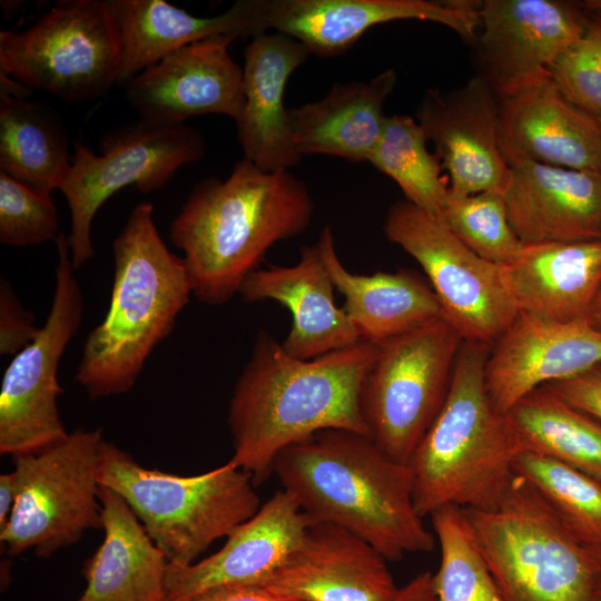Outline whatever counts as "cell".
Listing matches in <instances>:
<instances>
[{
	"mask_svg": "<svg viewBox=\"0 0 601 601\" xmlns=\"http://www.w3.org/2000/svg\"><path fill=\"white\" fill-rule=\"evenodd\" d=\"M377 349V344L361 339L313 359H299L270 334L258 333L229 402V461L259 484L273 474L283 450L319 431L370 436L358 397Z\"/></svg>",
	"mask_w": 601,
	"mask_h": 601,
	"instance_id": "obj_1",
	"label": "cell"
},
{
	"mask_svg": "<svg viewBox=\"0 0 601 601\" xmlns=\"http://www.w3.org/2000/svg\"><path fill=\"white\" fill-rule=\"evenodd\" d=\"M314 201L290 170L265 171L238 160L224 179L198 183L169 227L195 297L229 302L278 242L308 228Z\"/></svg>",
	"mask_w": 601,
	"mask_h": 601,
	"instance_id": "obj_2",
	"label": "cell"
},
{
	"mask_svg": "<svg viewBox=\"0 0 601 601\" xmlns=\"http://www.w3.org/2000/svg\"><path fill=\"white\" fill-rule=\"evenodd\" d=\"M273 474L312 522L358 535L387 561L434 548L435 535L415 509L410 464L365 434L319 431L283 450Z\"/></svg>",
	"mask_w": 601,
	"mask_h": 601,
	"instance_id": "obj_3",
	"label": "cell"
},
{
	"mask_svg": "<svg viewBox=\"0 0 601 601\" xmlns=\"http://www.w3.org/2000/svg\"><path fill=\"white\" fill-rule=\"evenodd\" d=\"M112 255L109 306L88 334L75 375L91 400L132 388L193 294L184 259L161 239L150 203L130 211L114 240Z\"/></svg>",
	"mask_w": 601,
	"mask_h": 601,
	"instance_id": "obj_4",
	"label": "cell"
},
{
	"mask_svg": "<svg viewBox=\"0 0 601 601\" xmlns=\"http://www.w3.org/2000/svg\"><path fill=\"white\" fill-rule=\"evenodd\" d=\"M490 348L463 342L447 397L410 460L422 518L446 505L495 510L514 479L516 453L505 416L485 387Z\"/></svg>",
	"mask_w": 601,
	"mask_h": 601,
	"instance_id": "obj_5",
	"label": "cell"
},
{
	"mask_svg": "<svg viewBox=\"0 0 601 601\" xmlns=\"http://www.w3.org/2000/svg\"><path fill=\"white\" fill-rule=\"evenodd\" d=\"M99 483L119 494L168 563L187 565L260 508L252 476L230 461L197 475L139 464L104 440Z\"/></svg>",
	"mask_w": 601,
	"mask_h": 601,
	"instance_id": "obj_6",
	"label": "cell"
},
{
	"mask_svg": "<svg viewBox=\"0 0 601 601\" xmlns=\"http://www.w3.org/2000/svg\"><path fill=\"white\" fill-rule=\"evenodd\" d=\"M463 512L502 601H600L585 545L521 476L495 510Z\"/></svg>",
	"mask_w": 601,
	"mask_h": 601,
	"instance_id": "obj_7",
	"label": "cell"
},
{
	"mask_svg": "<svg viewBox=\"0 0 601 601\" xmlns=\"http://www.w3.org/2000/svg\"><path fill=\"white\" fill-rule=\"evenodd\" d=\"M122 41L111 0L58 1L23 31L0 32V71L70 102L119 82Z\"/></svg>",
	"mask_w": 601,
	"mask_h": 601,
	"instance_id": "obj_8",
	"label": "cell"
},
{
	"mask_svg": "<svg viewBox=\"0 0 601 601\" xmlns=\"http://www.w3.org/2000/svg\"><path fill=\"white\" fill-rule=\"evenodd\" d=\"M463 342L440 316L377 344L358 403L370 437L393 460L408 464L440 413Z\"/></svg>",
	"mask_w": 601,
	"mask_h": 601,
	"instance_id": "obj_9",
	"label": "cell"
},
{
	"mask_svg": "<svg viewBox=\"0 0 601 601\" xmlns=\"http://www.w3.org/2000/svg\"><path fill=\"white\" fill-rule=\"evenodd\" d=\"M100 428H77L62 440L31 453L11 456L17 487L14 509L0 530L4 552L32 550L49 558L101 529Z\"/></svg>",
	"mask_w": 601,
	"mask_h": 601,
	"instance_id": "obj_10",
	"label": "cell"
},
{
	"mask_svg": "<svg viewBox=\"0 0 601 601\" xmlns=\"http://www.w3.org/2000/svg\"><path fill=\"white\" fill-rule=\"evenodd\" d=\"M204 155L201 134L185 125L140 121L105 137L100 154L75 141L70 169L59 187L71 214L68 243L75 270L95 256L91 226L109 197L129 186L142 194L161 189L181 167Z\"/></svg>",
	"mask_w": 601,
	"mask_h": 601,
	"instance_id": "obj_11",
	"label": "cell"
},
{
	"mask_svg": "<svg viewBox=\"0 0 601 601\" xmlns=\"http://www.w3.org/2000/svg\"><path fill=\"white\" fill-rule=\"evenodd\" d=\"M388 242L423 268L443 317L464 341L492 346L518 315L505 289L501 265L465 246L439 215L396 200L383 226Z\"/></svg>",
	"mask_w": 601,
	"mask_h": 601,
	"instance_id": "obj_12",
	"label": "cell"
},
{
	"mask_svg": "<svg viewBox=\"0 0 601 601\" xmlns=\"http://www.w3.org/2000/svg\"><path fill=\"white\" fill-rule=\"evenodd\" d=\"M58 262L49 314L36 338L8 365L0 390V453L40 451L67 436L58 397V370L65 349L77 334L83 297L75 277L68 237L56 240Z\"/></svg>",
	"mask_w": 601,
	"mask_h": 601,
	"instance_id": "obj_13",
	"label": "cell"
},
{
	"mask_svg": "<svg viewBox=\"0 0 601 601\" xmlns=\"http://www.w3.org/2000/svg\"><path fill=\"white\" fill-rule=\"evenodd\" d=\"M587 20L583 2L481 1V33L472 41L479 76L497 97L550 77V69L581 36Z\"/></svg>",
	"mask_w": 601,
	"mask_h": 601,
	"instance_id": "obj_14",
	"label": "cell"
},
{
	"mask_svg": "<svg viewBox=\"0 0 601 601\" xmlns=\"http://www.w3.org/2000/svg\"><path fill=\"white\" fill-rule=\"evenodd\" d=\"M416 120L455 195H504L512 175L501 146L500 99L479 75L450 91L428 89Z\"/></svg>",
	"mask_w": 601,
	"mask_h": 601,
	"instance_id": "obj_15",
	"label": "cell"
},
{
	"mask_svg": "<svg viewBox=\"0 0 601 601\" xmlns=\"http://www.w3.org/2000/svg\"><path fill=\"white\" fill-rule=\"evenodd\" d=\"M234 36H216L181 47L127 81L126 97L140 121L179 126L217 114L236 121L244 105L243 67L229 53Z\"/></svg>",
	"mask_w": 601,
	"mask_h": 601,
	"instance_id": "obj_16",
	"label": "cell"
},
{
	"mask_svg": "<svg viewBox=\"0 0 601 601\" xmlns=\"http://www.w3.org/2000/svg\"><path fill=\"white\" fill-rule=\"evenodd\" d=\"M480 2L472 0H266L265 28L300 42L308 53H344L371 28L396 20L443 24L473 41Z\"/></svg>",
	"mask_w": 601,
	"mask_h": 601,
	"instance_id": "obj_17",
	"label": "cell"
},
{
	"mask_svg": "<svg viewBox=\"0 0 601 601\" xmlns=\"http://www.w3.org/2000/svg\"><path fill=\"white\" fill-rule=\"evenodd\" d=\"M312 520L280 490L211 555L168 563L165 601H196L218 590L263 585L299 542Z\"/></svg>",
	"mask_w": 601,
	"mask_h": 601,
	"instance_id": "obj_18",
	"label": "cell"
},
{
	"mask_svg": "<svg viewBox=\"0 0 601 601\" xmlns=\"http://www.w3.org/2000/svg\"><path fill=\"white\" fill-rule=\"evenodd\" d=\"M601 362V331L587 319L558 322L518 313L491 346L484 381L493 405L505 413L542 385Z\"/></svg>",
	"mask_w": 601,
	"mask_h": 601,
	"instance_id": "obj_19",
	"label": "cell"
},
{
	"mask_svg": "<svg viewBox=\"0 0 601 601\" xmlns=\"http://www.w3.org/2000/svg\"><path fill=\"white\" fill-rule=\"evenodd\" d=\"M263 585L302 601H392L400 589L368 542L325 522L307 526Z\"/></svg>",
	"mask_w": 601,
	"mask_h": 601,
	"instance_id": "obj_20",
	"label": "cell"
},
{
	"mask_svg": "<svg viewBox=\"0 0 601 601\" xmlns=\"http://www.w3.org/2000/svg\"><path fill=\"white\" fill-rule=\"evenodd\" d=\"M508 164L601 171V124L571 104L551 77L499 97Z\"/></svg>",
	"mask_w": 601,
	"mask_h": 601,
	"instance_id": "obj_21",
	"label": "cell"
},
{
	"mask_svg": "<svg viewBox=\"0 0 601 601\" xmlns=\"http://www.w3.org/2000/svg\"><path fill=\"white\" fill-rule=\"evenodd\" d=\"M308 55L300 42L279 32L257 35L245 48L244 105L235 122L244 159L262 170H290L302 159L284 95L288 79Z\"/></svg>",
	"mask_w": 601,
	"mask_h": 601,
	"instance_id": "obj_22",
	"label": "cell"
},
{
	"mask_svg": "<svg viewBox=\"0 0 601 601\" xmlns=\"http://www.w3.org/2000/svg\"><path fill=\"white\" fill-rule=\"evenodd\" d=\"M511 168L503 196L524 245L601 240V171L536 162Z\"/></svg>",
	"mask_w": 601,
	"mask_h": 601,
	"instance_id": "obj_23",
	"label": "cell"
},
{
	"mask_svg": "<svg viewBox=\"0 0 601 601\" xmlns=\"http://www.w3.org/2000/svg\"><path fill=\"white\" fill-rule=\"evenodd\" d=\"M334 285L317 242L300 249L292 266L269 265L253 272L240 287L245 302L275 300L292 314L290 329L282 343L293 357L313 359L363 339L334 300Z\"/></svg>",
	"mask_w": 601,
	"mask_h": 601,
	"instance_id": "obj_24",
	"label": "cell"
},
{
	"mask_svg": "<svg viewBox=\"0 0 601 601\" xmlns=\"http://www.w3.org/2000/svg\"><path fill=\"white\" fill-rule=\"evenodd\" d=\"M501 273L518 313L588 321L601 289V240L524 245Z\"/></svg>",
	"mask_w": 601,
	"mask_h": 601,
	"instance_id": "obj_25",
	"label": "cell"
},
{
	"mask_svg": "<svg viewBox=\"0 0 601 601\" xmlns=\"http://www.w3.org/2000/svg\"><path fill=\"white\" fill-rule=\"evenodd\" d=\"M122 41L120 81L187 45L216 36L267 32L265 0H238L221 13L200 17L164 0H111Z\"/></svg>",
	"mask_w": 601,
	"mask_h": 601,
	"instance_id": "obj_26",
	"label": "cell"
},
{
	"mask_svg": "<svg viewBox=\"0 0 601 601\" xmlns=\"http://www.w3.org/2000/svg\"><path fill=\"white\" fill-rule=\"evenodd\" d=\"M316 242L334 288L344 297L342 308L363 339L381 344L443 316L433 288L416 272L355 274L342 264L329 226Z\"/></svg>",
	"mask_w": 601,
	"mask_h": 601,
	"instance_id": "obj_27",
	"label": "cell"
},
{
	"mask_svg": "<svg viewBox=\"0 0 601 601\" xmlns=\"http://www.w3.org/2000/svg\"><path fill=\"white\" fill-rule=\"evenodd\" d=\"M397 81L387 68L368 81L335 83L321 99L289 109L298 154L367 161L386 117L384 105Z\"/></svg>",
	"mask_w": 601,
	"mask_h": 601,
	"instance_id": "obj_28",
	"label": "cell"
},
{
	"mask_svg": "<svg viewBox=\"0 0 601 601\" xmlns=\"http://www.w3.org/2000/svg\"><path fill=\"white\" fill-rule=\"evenodd\" d=\"M104 539L85 562L75 601H165L168 561L127 502L100 485Z\"/></svg>",
	"mask_w": 601,
	"mask_h": 601,
	"instance_id": "obj_29",
	"label": "cell"
},
{
	"mask_svg": "<svg viewBox=\"0 0 601 601\" xmlns=\"http://www.w3.org/2000/svg\"><path fill=\"white\" fill-rule=\"evenodd\" d=\"M515 453L568 464L601 482V423L546 385L534 388L505 413Z\"/></svg>",
	"mask_w": 601,
	"mask_h": 601,
	"instance_id": "obj_30",
	"label": "cell"
},
{
	"mask_svg": "<svg viewBox=\"0 0 601 601\" xmlns=\"http://www.w3.org/2000/svg\"><path fill=\"white\" fill-rule=\"evenodd\" d=\"M72 156L53 108L0 91V171L39 190L59 189Z\"/></svg>",
	"mask_w": 601,
	"mask_h": 601,
	"instance_id": "obj_31",
	"label": "cell"
},
{
	"mask_svg": "<svg viewBox=\"0 0 601 601\" xmlns=\"http://www.w3.org/2000/svg\"><path fill=\"white\" fill-rule=\"evenodd\" d=\"M427 142L416 119L406 115L387 116L367 161L396 183L405 200L440 215L449 191V178Z\"/></svg>",
	"mask_w": 601,
	"mask_h": 601,
	"instance_id": "obj_32",
	"label": "cell"
},
{
	"mask_svg": "<svg viewBox=\"0 0 601 601\" xmlns=\"http://www.w3.org/2000/svg\"><path fill=\"white\" fill-rule=\"evenodd\" d=\"M513 472L524 479L563 526L584 545H601V482L555 460L519 453Z\"/></svg>",
	"mask_w": 601,
	"mask_h": 601,
	"instance_id": "obj_33",
	"label": "cell"
},
{
	"mask_svg": "<svg viewBox=\"0 0 601 601\" xmlns=\"http://www.w3.org/2000/svg\"><path fill=\"white\" fill-rule=\"evenodd\" d=\"M430 518L441 551L433 574L437 601H502L463 509L446 505Z\"/></svg>",
	"mask_w": 601,
	"mask_h": 601,
	"instance_id": "obj_34",
	"label": "cell"
},
{
	"mask_svg": "<svg viewBox=\"0 0 601 601\" xmlns=\"http://www.w3.org/2000/svg\"><path fill=\"white\" fill-rule=\"evenodd\" d=\"M439 216L465 246L493 264L506 265L524 248L501 194L462 196L449 190Z\"/></svg>",
	"mask_w": 601,
	"mask_h": 601,
	"instance_id": "obj_35",
	"label": "cell"
},
{
	"mask_svg": "<svg viewBox=\"0 0 601 601\" xmlns=\"http://www.w3.org/2000/svg\"><path fill=\"white\" fill-rule=\"evenodd\" d=\"M583 4L585 28L550 69V77L571 104L601 124V4Z\"/></svg>",
	"mask_w": 601,
	"mask_h": 601,
	"instance_id": "obj_36",
	"label": "cell"
},
{
	"mask_svg": "<svg viewBox=\"0 0 601 601\" xmlns=\"http://www.w3.org/2000/svg\"><path fill=\"white\" fill-rule=\"evenodd\" d=\"M59 217L51 194L0 171V242L26 247L56 240Z\"/></svg>",
	"mask_w": 601,
	"mask_h": 601,
	"instance_id": "obj_37",
	"label": "cell"
},
{
	"mask_svg": "<svg viewBox=\"0 0 601 601\" xmlns=\"http://www.w3.org/2000/svg\"><path fill=\"white\" fill-rule=\"evenodd\" d=\"M40 327L33 315L27 311L11 285L7 280L0 283V353L16 355L32 342Z\"/></svg>",
	"mask_w": 601,
	"mask_h": 601,
	"instance_id": "obj_38",
	"label": "cell"
},
{
	"mask_svg": "<svg viewBox=\"0 0 601 601\" xmlns=\"http://www.w3.org/2000/svg\"><path fill=\"white\" fill-rule=\"evenodd\" d=\"M545 385L601 423V362L579 374Z\"/></svg>",
	"mask_w": 601,
	"mask_h": 601,
	"instance_id": "obj_39",
	"label": "cell"
},
{
	"mask_svg": "<svg viewBox=\"0 0 601 601\" xmlns=\"http://www.w3.org/2000/svg\"><path fill=\"white\" fill-rule=\"evenodd\" d=\"M196 601H302L277 593L264 585L235 587L218 590Z\"/></svg>",
	"mask_w": 601,
	"mask_h": 601,
	"instance_id": "obj_40",
	"label": "cell"
},
{
	"mask_svg": "<svg viewBox=\"0 0 601 601\" xmlns=\"http://www.w3.org/2000/svg\"><path fill=\"white\" fill-rule=\"evenodd\" d=\"M392 601H437L433 574L430 571H424L415 575L406 584L400 587Z\"/></svg>",
	"mask_w": 601,
	"mask_h": 601,
	"instance_id": "obj_41",
	"label": "cell"
},
{
	"mask_svg": "<svg viewBox=\"0 0 601 601\" xmlns=\"http://www.w3.org/2000/svg\"><path fill=\"white\" fill-rule=\"evenodd\" d=\"M17 487L13 472L0 475V530L8 523L14 509Z\"/></svg>",
	"mask_w": 601,
	"mask_h": 601,
	"instance_id": "obj_42",
	"label": "cell"
},
{
	"mask_svg": "<svg viewBox=\"0 0 601 601\" xmlns=\"http://www.w3.org/2000/svg\"><path fill=\"white\" fill-rule=\"evenodd\" d=\"M585 548L594 564L597 595L601 601V545H585Z\"/></svg>",
	"mask_w": 601,
	"mask_h": 601,
	"instance_id": "obj_43",
	"label": "cell"
},
{
	"mask_svg": "<svg viewBox=\"0 0 601 601\" xmlns=\"http://www.w3.org/2000/svg\"><path fill=\"white\" fill-rule=\"evenodd\" d=\"M588 322L595 327L597 329L601 331V289L594 300V304L590 311V314L588 316Z\"/></svg>",
	"mask_w": 601,
	"mask_h": 601,
	"instance_id": "obj_44",
	"label": "cell"
},
{
	"mask_svg": "<svg viewBox=\"0 0 601 601\" xmlns=\"http://www.w3.org/2000/svg\"><path fill=\"white\" fill-rule=\"evenodd\" d=\"M597 2H598L599 4H601V0H597Z\"/></svg>",
	"mask_w": 601,
	"mask_h": 601,
	"instance_id": "obj_45",
	"label": "cell"
}]
</instances>
